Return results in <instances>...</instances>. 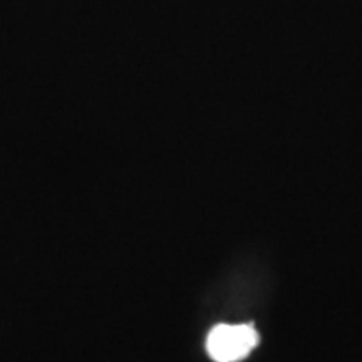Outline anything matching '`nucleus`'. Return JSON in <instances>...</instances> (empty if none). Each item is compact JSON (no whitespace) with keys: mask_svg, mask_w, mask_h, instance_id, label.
Returning a JSON list of instances; mask_svg holds the SVG:
<instances>
[{"mask_svg":"<svg viewBox=\"0 0 362 362\" xmlns=\"http://www.w3.org/2000/svg\"><path fill=\"white\" fill-rule=\"evenodd\" d=\"M259 344V334L252 325L220 324L206 337V351L216 362L245 359Z\"/></svg>","mask_w":362,"mask_h":362,"instance_id":"f257e3e1","label":"nucleus"}]
</instances>
